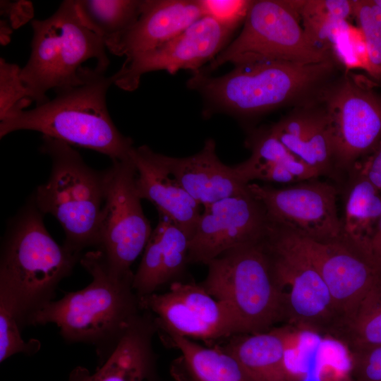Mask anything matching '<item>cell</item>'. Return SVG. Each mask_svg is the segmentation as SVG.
Returning a JSON list of instances; mask_svg holds the SVG:
<instances>
[{"mask_svg": "<svg viewBox=\"0 0 381 381\" xmlns=\"http://www.w3.org/2000/svg\"><path fill=\"white\" fill-rule=\"evenodd\" d=\"M159 337L180 351L170 370L176 381H253L238 361L218 345L203 346L174 334Z\"/></svg>", "mask_w": 381, "mask_h": 381, "instance_id": "obj_24", "label": "cell"}, {"mask_svg": "<svg viewBox=\"0 0 381 381\" xmlns=\"http://www.w3.org/2000/svg\"><path fill=\"white\" fill-rule=\"evenodd\" d=\"M353 15L363 35L367 52V71L381 78V9L374 0L351 1Z\"/></svg>", "mask_w": 381, "mask_h": 381, "instance_id": "obj_30", "label": "cell"}, {"mask_svg": "<svg viewBox=\"0 0 381 381\" xmlns=\"http://www.w3.org/2000/svg\"><path fill=\"white\" fill-rule=\"evenodd\" d=\"M139 301L141 309L153 315L159 335L174 334L212 342L241 334L227 307L200 284L176 282L167 291Z\"/></svg>", "mask_w": 381, "mask_h": 381, "instance_id": "obj_12", "label": "cell"}, {"mask_svg": "<svg viewBox=\"0 0 381 381\" xmlns=\"http://www.w3.org/2000/svg\"><path fill=\"white\" fill-rule=\"evenodd\" d=\"M270 131L294 155L320 176L333 174V150L324 111H300L274 124Z\"/></svg>", "mask_w": 381, "mask_h": 381, "instance_id": "obj_23", "label": "cell"}, {"mask_svg": "<svg viewBox=\"0 0 381 381\" xmlns=\"http://www.w3.org/2000/svg\"><path fill=\"white\" fill-rule=\"evenodd\" d=\"M80 262L91 275V282L44 305L29 318L27 325L54 323L65 340L94 345L105 361L143 311L133 288L134 274L111 268L98 249L82 255Z\"/></svg>", "mask_w": 381, "mask_h": 381, "instance_id": "obj_1", "label": "cell"}, {"mask_svg": "<svg viewBox=\"0 0 381 381\" xmlns=\"http://www.w3.org/2000/svg\"><path fill=\"white\" fill-rule=\"evenodd\" d=\"M374 2L379 6L381 9V0H374Z\"/></svg>", "mask_w": 381, "mask_h": 381, "instance_id": "obj_37", "label": "cell"}, {"mask_svg": "<svg viewBox=\"0 0 381 381\" xmlns=\"http://www.w3.org/2000/svg\"><path fill=\"white\" fill-rule=\"evenodd\" d=\"M134 274L133 288L139 298L157 293L179 281L188 265V236L170 219L160 216Z\"/></svg>", "mask_w": 381, "mask_h": 381, "instance_id": "obj_21", "label": "cell"}, {"mask_svg": "<svg viewBox=\"0 0 381 381\" xmlns=\"http://www.w3.org/2000/svg\"><path fill=\"white\" fill-rule=\"evenodd\" d=\"M17 64L0 59V122L25 111L33 101Z\"/></svg>", "mask_w": 381, "mask_h": 381, "instance_id": "obj_31", "label": "cell"}, {"mask_svg": "<svg viewBox=\"0 0 381 381\" xmlns=\"http://www.w3.org/2000/svg\"><path fill=\"white\" fill-rule=\"evenodd\" d=\"M202 14L234 31L244 22L252 1L198 0Z\"/></svg>", "mask_w": 381, "mask_h": 381, "instance_id": "obj_33", "label": "cell"}, {"mask_svg": "<svg viewBox=\"0 0 381 381\" xmlns=\"http://www.w3.org/2000/svg\"><path fill=\"white\" fill-rule=\"evenodd\" d=\"M219 347L234 357L253 381H298L287 364L291 349L288 330L236 334Z\"/></svg>", "mask_w": 381, "mask_h": 381, "instance_id": "obj_22", "label": "cell"}, {"mask_svg": "<svg viewBox=\"0 0 381 381\" xmlns=\"http://www.w3.org/2000/svg\"><path fill=\"white\" fill-rule=\"evenodd\" d=\"M207 265V276L199 284L227 307L241 334L269 331L284 318L282 291L264 238L231 248Z\"/></svg>", "mask_w": 381, "mask_h": 381, "instance_id": "obj_7", "label": "cell"}, {"mask_svg": "<svg viewBox=\"0 0 381 381\" xmlns=\"http://www.w3.org/2000/svg\"><path fill=\"white\" fill-rule=\"evenodd\" d=\"M31 25L30 56L20 77L37 106L49 100V90H65L104 75L106 46L82 21L75 0L62 1L54 14Z\"/></svg>", "mask_w": 381, "mask_h": 381, "instance_id": "obj_3", "label": "cell"}, {"mask_svg": "<svg viewBox=\"0 0 381 381\" xmlns=\"http://www.w3.org/2000/svg\"><path fill=\"white\" fill-rule=\"evenodd\" d=\"M297 236L329 291L340 327L381 280V269L365 248L342 234L325 242Z\"/></svg>", "mask_w": 381, "mask_h": 381, "instance_id": "obj_14", "label": "cell"}, {"mask_svg": "<svg viewBox=\"0 0 381 381\" xmlns=\"http://www.w3.org/2000/svg\"><path fill=\"white\" fill-rule=\"evenodd\" d=\"M40 150L52 160L49 179L39 186L34 200L42 214H51L65 233L64 245L82 255L96 246L105 198V170L90 167L70 145L42 135Z\"/></svg>", "mask_w": 381, "mask_h": 381, "instance_id": "obj_6", "label": "cell"}, {"mask_svg": "<svg viewBox=\"0 0 381 381\" xmlns=\"http://www.w3.org/2000/svg\"><path fill=\"white\" fill-rule=\"evenodd\" d=\"M352 381H381V345L351 349Z\"/></svg>", "mask_w": 381, "mask_h": 381, "instance_id": "obj_34", "label": "cell"}, {"mask_svg": "<svg viewBox=\"0 0 381 381\" xmlns=\"http://www.w3.org/2000/svg\"><path fill=\"white\" fill-rule=\"evenodd\" d=\"M129 157L135 167L139 197L152 202L160 216L170 219L190 240L202 213L201 205L172 176L161 154L141 145L133 147Z\"/></svg>", "mask_w": 381, "mask_h": 381, "instance_id": "obj_17", "label": "cell"}, {"mask_svg": "<svg viewBox=\"0 0 381 381\" xmlns=\"http://www.w3.org/2000/svg\"><path fill=\"white\" fill-rule=\"evenodd\" d=\"M264 243L282 291L284 318L308 330L338 326L329 291L297 234L270 222Z\"/></svg>", "mask_w": 381, "mask_h": 381, "instance_id": "obj_9", "label": "cell"}, {"mask_svg": "<svg viewBox=\"0 0 381 381\" xmlns=\"http://www.w3.org/2000/svg\"><path fill=\"white\" fill-rule=\"evenodd\" d=\"M111 77L102 75L84 85L56 92L31 110L0 122V138L19 130L35 131L71 145L90 149L112 161L129 158L133 140L114 125L106 95Z\"/></svg>", "mask_w": 381, "mask_h": 381, "instance_id": "obj_4", "label": "cell"}, {"mask_svg": "<svg viewBox=\"0 0 381 381\" xmlns=\"http://www.w3.org/2000/svg\"><path fill=\"white\" fill-rule=\"evenodd\" d=\"M380 215L378 189L361 175L346 195L341 234L369 252V243L374 234L373 224L375 222L378 224Z\"/></svg>", "mask_w": 381, "mask_h": 381, "instance_id": "obj_26", "label": "cell"}, {"mask_svg": "<svg viewBox=\"0 0 381 381\" xmlns=\"http://www.w3.org/2000/svg\"><path fill=\"white\" fill-rule=\"evenodd\" d=\"M299 13L303 29L317 46L329 50L341 29L352 15L351 1H300Z\"/></svg>", "mask_w": 381, "mask_h": 381, "instance_id": "obj_27", "label": "cell"}, {"mask_svg": "<svg viewBox=\"0 0 381 381\" xmlns=\"http://www.w3.org/2000/svg\"><path fill=\"white\" fill-rule=\"evenodd\" d=\"M269 224L264 206L250 192L207 205L189 241L188 264L207 265L231 248L260 241Z\"/></svg>", "mask_w": 381, "mask_h": 381, "instance_id": "obj_16", "label": "cell"}, {"mask_svg": "<svg viewBox=\"0 0 381 381\" xmlns=\"http://www.w3.org/2000/svg\"><path fill=\"white\" fill-rule=\"evenodd\" d=\"M299 1H252L241 33L202 72L209 74L229 62L312 64L332 61L330 52L315 44L301 25Z\"/></svg>", "mask_w": 381, "mask_h": 381, "instance_id": "obj_8", "label": "cell"}, {"mask_svg": "<svg viewBox=\"0 0 381 381\" xmlns=\"http://www.w3.org/2000/svg\"><path fill=\"white\" fill-rule=\"evenodd\" d=\"M232 32L213 18L203 16L164 44L126 58L121 68L111 76L112 83L122 90L133 91L142 75L148 72L198 71L225 48Z\"/></svg>", "mask_w": 381, "mask_h": 381, "instance_id": "obj_15", "label": "cell"}, {"mask_svg": "<svg viewBox=\"0 0 381 381\" xmlns=\"http://www.w3.org/2000/svg\"><path fill=\"white\" fill-rule=\"evenodd\" d=\"M42 214L32 196L9 222L1 245L0 294L13 305L21 327L54 300L82 256L52 238Z\"/></svg>", "mask_w": 381, "mask_h": 381, "instance_id": "obj_2", "label": "cell"}, {"mask_svg": "<svg viewBox=\"0 0 381 381\" xmlns=\"http://www.w3.org/2000/svg\"><path fill=\"white\" fill-rule=\"evenodd\" d=\"M341 381H352V380L349 377V378L344 379Z\"/></svg>", "mask_w": 381, "mask_h": 381, "instance_id": "obj_38", "label": "cell"}, {"mask_svg": "<svg viewBox=\"0 0 381 381\" xmlns=\"http://www.w3.org/2000/svg\"><path fill=\"white\" fill-rule=\"evenodd\" d=\"M21 326L16 309L4 295L0 294V362L18 353H36L41 343L35 339L25 341L20 333Z\"/></svg>", "mask_w": 381, "mask_h": 381, "instance_id": "obj_32", "label": "cell"}, {"mask_svg": "<svg viewBox=\"0 0 381 381\" xmlns=\"http://www.w3.org/2000/svg\"><path fill=\"white\" fill-rule=\"evenodd\" d=\"M198 0H145L140 14L111 53L126 58L155 49L202 18Z\"/></svg>", "mask_w": 381, "mask_h": 381, "instance_id": "obj_20", "label": "cell"}, {"mask_svg": "<svg viewBox=\"0 0 381 381\" xmlns=\"http://www.w3.org/2000/svg\"><path fill=\"white\" fill-rule=\"evenodd\" d=\"M333 70L332 60L312 64L258 61L236 64L218 77L199 70L187 84L219 109L248 116L306 97L321 87Z\"/></svg>", "mask_w": 381, "mask_h": 381, "instance_id": "obj_5", "label": "cell"}, {"mask_svg": "<svg viewBox=\"0 0 381 381\" xmlns=\"http://www.w3.org/2000/svg\"><path fill=\"white\" fill-rule=\"evenodd\" d=\"M154 316L143 310L130 324L114 350L93 374L77 366L68 381H155L156 356L152 339Z\"/></svg>", "mask_w": 381, "mask_h": 381, "instance_id": "obj_18", "label": "cell"}, {"mask_svg": "<svg viewBox=\"0 0 381 381\" xmlns=\"http://www.w3.org/2000/svg\"><path fill=\"white\" fill-rule=\"evenodd\" d=\"M136 169L129 158L112 161L105 170V198L97 249L114 270L126 272L152 234L135 186Z\"/></svg>", "mask_w": 381, "mask_h": 381, "instance_id": "obj_10", "label": "cell"}, {"mask_svg": "<svg viewBox=\"0 0 381 381\" xmlns=\"http://www.w3.org/2000/svg\"><path fill=\"white\" fill-rule=\"evenodd\" d=\"M361 172V175L381 190V144Z\"/></svg>", "mask_w": 381, "mask_h": 381, "instance_id": "obj_35", "label": "cell"}, {"mask_svg": "<svg viewBox=\"0 0 381 381\" xmlns=\"http://www.w3.org/2000/svg\"><path fill=\"white\" fill-rule=\"evenodd\" d=\"M238 176L246 183L261 180L281 183H296L316 179L318 173L303 161L286 166L259 161L250 157L246 161L234 166Z\"/></svg>", "mask_w": 381, "mask_h": 381, "instance_id": "obj_29", "label": "cell"}, {"mask_svg": "<svg viewBox=\"0 0 381 381\" xmlns=\"http://www.w3.org/2000/svg\"><path fill=\"white\" fill-rule=\"evenodd\" d=\"M321 93L334 168L350 171L381 138V98L363 80L351 75Z\"/></svg>", "mask_w": 381, "mask_h": 381, "instance_id": "obj_11", "label": "cell"}, {"mask_svg": "<svg viewBox=\"0 0 381 381\" xmlns=\"http://www.w3.org/2000/svg\"><path fill=\"white\" fill-rule=\"evenodd\" d=\"M369 252L375 263L381 269V215L368 246Z\"/></svg>", "mask_w": 381, "mask_h": 381, "instance_id": "obj_36", "label": "cell"}, {"mask_svg": "<svg viewBox=\"0 0 381 381\" xmlns=\"http://www.w3.org/2000/svg\"><path fill=\"white\" fill-rule=\"evenodd\" d=\"M75 4L82 21L111 52L138 18L143 1L75 0Z\"/></svg>", "mask_w": 381, "mask_h": 381, "instance_id": "obj_25", "label": "cell"}, {"mask_svg": "<svg viewBox=\"0 0 381 381\" xmlns=\"http://www.w3.org/2000/svg\"><path fill=\"white\" fill-rule=\"evenodd\" d=\"M248 189L274 224L315 241H329L341 235L337 190L332 184L316 179L280 188L250 183Z\"/></svg>", "mask_w": 381, "mask_h": 381, "instance_id": "obj_13", "label": "cell"}, {"mask_svg": "<svg viewBox=\"0 0 381 381\" xmlns=\"http://www.w3.org/2000/svg\"><path fill=\"white\" fill-rule=\"evenodd\" d=\"M170 174L184 190L204 207L222 199L250 193L248 184L234 166L224 164L216 153L213 139L206 140L198 153L185 157L161 154Z\"/></svg>", "mask_w": 381, "mask_h": 381, "instance_id": "obj_19", "label": "cell"}, {"mask_svg": "<svg viewBox=\"0 0 381 381\" xmlns=\"http://www.w3.org/2000/svg\"><path fill=\"white\" fill-rule=\"evenodd\" d=\"M340 327L351 349L381 345V280Z\"/></svg>", "mask_w": 381, "mask_h": 381, "instance_id": "obj_28", "label": "cell"}]
</instances>
